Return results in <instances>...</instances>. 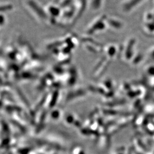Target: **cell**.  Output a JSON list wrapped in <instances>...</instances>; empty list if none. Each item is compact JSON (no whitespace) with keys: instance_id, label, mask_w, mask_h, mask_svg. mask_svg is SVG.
Wrapping results in <instances>:
<instances>
[]
</instances>
